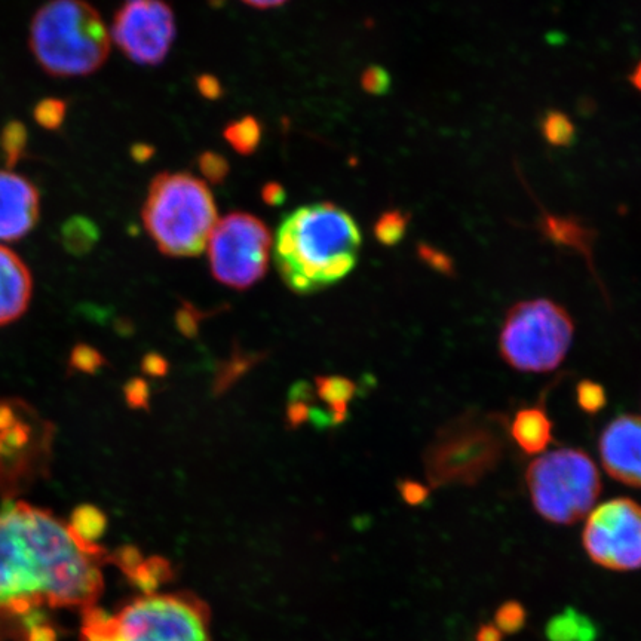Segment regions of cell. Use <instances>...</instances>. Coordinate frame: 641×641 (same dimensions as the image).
<instances>
[{"mask_svg":"<svg viewBox=\"0 0 641 641\" xmlns=\"http://www.w3.org/2000/svg\"><path fill=\"white\" fill-rule=\"evenodd\" d=\"M361 242L360 226L348 211L331 202L305 205L276 230V269L294 293H318L354 271Z\"/></svg>","mask_w":641,"mask_h":641,"instance_id":"6da1fadb","label":"cell"},{"mask_svg":"<svg viewBox=\"0 0 641 641\" xmlns=\"http://www.w3.org/2000/svg\"><path fill=\"white\" fill-rule=\"evenodd\" d=\"M110 39L100 12L87 0H49L30 23V51L55 78L97 72L109 57Z\"/></svg>","mask_w":641,"mask_h":641,"instance_id":"7a4b0ae2","label":"cell"},{"mask_svg":"<svg viewBox=\"0 0 641 641\" xmlns=\"http://www.w3.org/2000/svg\"><path fill=\"white\" fill-rule=\"evenodd\" d=\"M82 641H211L210 612L190 594H144L118 613L91 606Z\"/></svg>","mask_w":641,"mask_h":641,"instance_id":"3957f363","label":"cell"},{"mask_svg":"<svg viewBox=\"0 0 641 641\" xmlns=\"http://www.w3.org/2000/svg\"><path fill=\"white\" fill-rule=\"evenodd\" d=\"M144 228L168 257H195L207 248L217 208L207 184L187 173L153 177L141 211Z\"/></svg>","mask_w":641,"mask_h":641,"instance_id":"277c9868","label":"cell"},{"mask_svg":"<svg viewBox=\"0 0 641 641\" xmlns=\"http://www.w3.org/2000/svg\"><path fill=\"white\" fill-rule=\"evenodd\" d=\"M505 419L498 414H460L438 429L423 463L432 487L475 486L492 474L506 452Z\"/></svg>","mask_w":641,"mask_h":641,"instance_id":"5b68a950","label":"cell"},{"mask_svg":"<svg viewBox=\"0 0 641 641\" xmlns=\"http://www.w3.org/2000/svg\"><path fill=\"white\" fill-rule=\"evenodd\" d=\"M55 426L21 398H0V496L18 499L51 471Z\"/></svg>","mask_w":641,"mask_h":641,"instance_id":"8992f818","label":"cell"},{"mask_svg":"<svg viewBox=\"0 0 641 641\" xmlns=\"http://www.w3.org/2000/svg\"><path fill=\"white\" fill-rule=\"evenodd\" d=\"M573 333L575 324L566 309L547 299L524 300L506 314L499 351L515 370L547 373L563 363Z\"/></svg>","mask_w":641,"mask_h":641,"instance_id":"52a82bcc","label":"cell"},{"mask_svg":"<svg viewBox=\"0 0 641 641\" xmlns=\"http://www.w3.org/2000/svg\"><path fill=\"white\" fill-rule=\"evenodd\" d=\"M526 483L538 514L564 526L587 517L601 493L596 463L575 449L554 450L533 460Z\"/></svg>","mask_w":641,"mask_h":641,"instance_id":"ba28073f","label":"cell"},{"mask_svg":"<svg viewBox=\"0 0 641 641\" xmlns=\"http://www.w3.org/2000/svg\"><path fill=\"white\" fill-rule=\"evenodd\" d=\"M27 502L0 506V612L23 616L44 604L45 564L30 533Z\"/></svg>","mask_w":641,"mask_h":641,"instance_id":"9c48e42d","label":"cell"},{"mask_svg":"<svg viewBox=\"0 0 641 641\" xmlns=\"http://www.w3.org/2000/svg\"><path fill=\"white\" fill-rule=\"evenodd\" d=\"M207 247L214 278L247 290L268 272L272 232L259 217L236 211L217 222Z\"/></svg>","mask_w":641,"mask_h":641,"instance_id":"30bf717a","label":"cell"},{"mask_svg":"<svg viewBox=\"0 0 641 641\" xmlns=\"http://www.w3.org/2000/svg\"><path fill=\"white\" fill-rule=\"evenodd\" d=\"M588 557L615 572L641 569V505L616 498L588 514L582 535Z\"/></svg>","mask_w":641,"mask_h":641,"instance_id":"8fae6325","label":"cell"},{"mask_svg":"<svg viewBox=\"0 0 641 641\" xmlns=\"http://www.w3.org/2000/svg\"><path fill=\"white\" fill-rule=\"evenodd\" d=\"M110 38L134 63L158 66L176 39L173 8L164 0H124L113 17Z\"/></svg>","mask_w":641,"mask_h":641,"instance_id":"7c38bea8","label":"cell"},{"mask_svg":"<svg viewBox=\"0 0 641 641\" xmlns=\"http://www.w3.org/2000/svg\"><path fill=\"white\" fill-rule=\"evenodd\" d=\"M601 463L619 483L641 489V417L624 414L609 423L598 441Z\"/></svg>","mask_w":641,"mask_h":641,"instance_id":"4fadbf2b","label":"cell"},{"mask_svg":"<svg viewBox=\"0 0 641 641\" xmlns=\"http://www.w3.org/2000/svg\"><path fill=\"white\" fill-rule=\"evenodd\" d=\"M39 216L38 187L14 171H0V241H20L35 229Z\"/></svg>","mask_w":641,"mask_h":641,"instance_id":"5bb4252c","label":"cell"},{"mask_svg":"<svg viewBox=\"0 0 641 641\" xmlns=\"http://www.w3.org/2000/svg\"><path fill=\"white\" fill-rule=\"evenodd\" d=\"M33 296L29 266L14 251L0 245V327L20 320Z\"/></svg>","mask_w":641,"mask_h":641,"instance_id":"9a60e30c","label":"cell"},{"mask_svg":"<svg viewBox=\"0 0 641 641\" xmlns=\"http://www.w3.org/2000/svg\"><path fill=\"white\" fill-rule=\"evenodd\" d=\"M509 434L523 452L536 455L550 446L552 423L542 407H526L515 414Z\"/></svg>","mask_w":641,"mask_h":641,"instance_id":"2e32d148","label":"cell"},{"mask_svg":"<svg viewBox=\"0 0 641 641\" xmlns=\"http://www.w3.org/2000/svg\"><path fill=\"white\" fill-rule=\"evenodd\" d=\"M541 230L545 238L550 239L554 244L578 251L579 254L591 260L596 232L585 226L578 217L544 214Z\"/></svg>","mask_w":641,"mask_h":641,"instance_id":"e0dca14e","label":"cell"},{"mask_svg":"<svg viewBox=\"0 0 641 641\" xmlns=\"http://www.w3.org/2000/svg\"><path fill=\"white\" fill-rule=\"evenodd\" d=\"M317 392L321 401L327 404V413L330 414L334 425L345 422L348 406L357 392V386L345 377L327 376L318 377Z\"/></svg>","mask_w":641,"mask_h":641,"instance_id":"ac0fdd59","label":"cell"},{"mask_svg":"<svg viewBox=\"0 0 641 641\" xmlns=\"http://www.w3.org/2000/svg\"><path fill=\"white\" fill-rule=\"evenodd\" d=\"M550 641H596L594 622L575 609H566L554 616L547 625Z\"/></svg>","mask_w":641,"mask_h":641,"instance_id":"d6986e66","label":"cell"},{"mask_svg":"<svg viewBox=\"0 0 641 641\" xmlns=\"http://www.w3.org/2000/svg\"><path fill=\"white\" fill-rule=\"evenodd\" d=\"M64 247L76 256L90 253L100 238L97 225L84 216L70 217L61 229Z\"/></svg>","mask_w":641,"mask_h":641,"instance_id":"ffe728a7","label":"cell"},{"mask_svg":"<svg viewBox=\"0 0 641 641\" xmlns=\"http://www.w3.org/2000/svg\"><path fill=\"white\" fill-rule=\"evenodd\" d=\"M70 530L79 541L97 545L98 539L107 529V517L101 509L92 505H82L73 511L69 523Z\"/></svg>","mask_w":641,"mask_h":641,"instance_id":"44dd1931","label":"cell"},{"mask_svg":"<svg viewBox=\"0 0 641 641\" xmlns=\"http://www.w3.org/2000/svg\"><path fill=\"white\" fill-rule=\"evenodd\" d=\"M262 124L253 116L230 122L225 130L226 141L239 155H253L262 141Z\"/></svg>","mask_w":641,"mask_h":641,"instance_id":"7402d4cb","label":"cell"},{"mask_svg":"<svg viewBox=\"0 0 641 641\" xmlns=\"http://www.w3.org/2000/svg\"><path fill=\"white\" fill-rule=\"evenodd\" d=\"M545 141L554 147H570L576 141V127L572 119L560 110H548L541 121Z\"/></svg>","mask_w":641,"mask_h":641,"instance_id":"603a6c76","label":"cell"},{"mask_svg":"<svg viewBox=\"0 0 641 641\" xmlns=\"http://www.w3.org/2000/svg\"><path fill=\"white\" fill-rule=\"evenodd\" d=\"M410 219L412 216L409 213L398 210V208L385 211L374 223V236L385 247H394V245L400 244L406 236Z\"/></svg>","mask_w":641,"mask_h":641,"instance_id":"cb8c5ba5","label":"cell"},{"mask_svg":"<svg viewBox=\"0 0 641 641\" xmlns=\"http://www.w3.org/2000/svg\"><path fill=\"white\" fill-rule=\"evenodd\" d=\"M27 130L20 121H11L0 133V150L6 167L12 168L26 155Z\"/></svg>","mask_w":641,"mask_h":641,"instance_id":"d4e9b609","label":"cell"},{"mask_svg":"<svg viewBox=\"0 0 641 641\" xmlns=\"http://www.w3.org/2000/svg\"><path fill=\"white\" fill-rule=\"evenodd\" d=\"M67 104L61 98L48 97L39 101L33 110V118L46 131H57L66 121Z\"/></svg>","mask_w":641,"mask_h":641,"instance_id":"484cf974","label":"cell"},{"mask_svg":"<svg viewBox=\"0 0 641 641\" xmlns=\"http://www.w3.org/2000/svg\"><path fill=\"white\" fill-rule=\"evenodd\" d=\"M312 398V389L308 383L299 382L294 385V388L291 389L290 401H288L287 409V422L291 428H297V426L305 423L306 420L311 419V403Z\"/></svg>","mask_w":641,"mask_h":641,"instance_id":"4316f807","label":"cell"},{"mask_svg":"<svg viewBox=\"0 0 641 641\" xmlns=\"http://www.w3.org/2000/svg\"><path fill=\"white\" fill-rule=\"evenodd\" d=\"M21 624L26 631V641H58L57 631L48 624V618L39 607L21 616Z\"/></svg>","mask_w":641,"mask_h":641,"instance_id":"83f0119b","label":"cell"},{"mask_svg":"<svg viewBox=\"0 0 641 641\" xmlns=\"http://www.w3.org/2000/svg\"><path fill=\"white\" fill-rule=\"evenodd\" d=\"M526 609L517 601H506L495 613V625L502 634H515L526 624Z\"/></svg>","mask_w":641,"mask_h":641,"instance_id":"f1b7e54d","label":"cell"},{"mask_svg":"<svg viewBox=\"0 0 641 641\" xmlns=\"http://www.w3.org/2000/svg\"><path fill=\"white\" fill-rule=\"evenodd\" d=\"M576 400L585 413L596 414L606 406V391L596 382L582 380L576 386Z\"/></svg>","mask_w":641,"mask_h":641,"instance_id":"f546056e","label":"cell"},{"mask_svg":"<svg viewBox=\"0 0 641 641\" xmlns=\"http://www.w3.org/2000/svg\"><path fill=\"white\" fill-rule=\"evenodd\" d=\"M199 170L208 182L220 184L229 174V162L216 152H205L198 159Z\"/></svg>","mask_w":641,"mask_h":641,"instance_id":"4dcf8cb0","label":"cell"},{"mask_svg":"<svg viewBox=\"0 0 641 641\" xmlns=\"http://www.w3.org/2000/svg\"><path fill=\"white\" fill-rule=\"evenodd\" d=\"M417 256L423 263L434 269L438 274L455 275V262L449 254L444 253L443 250L432 247L429 244H419L417 247Z\"/></svg>","mask_w":641,"mask_h":641,"instance_id":"1f68e13d","label":"cell"},{"mask_svg":"<svg viewBox=\"0 0 641 641\" xmlns=\"http://www.w3.org/2000/svg\"><path fill=\"white\" fill-rule=\"evenodd\" d=\"M361 87L371 95H386L391 91L392 79L382 66H370L361 75Z\"/></svg>","mask_w":641,"mask_h":641,"instance_id":"d6a6232c","label":"cell"},{"mask_svg":"<svg viewBox=\"0 0 641 641\" xmlns=\"http://www.w3.org/2000/svg\"><path fill=\"white\" fill-rule=\"evenodd\" d=\"M106 364L104 358L90 346L82 345L73 351L72 367L76 370L85 371V373H95L98 368Z\"/></svg>","mask_w":641,"mask_h":641,"instance_id":"836d02e7","label":"cell"},{"mask_svg":"<svg viewBox=\"0 0 641 641\" xmlns=\"http://www.w3.org/2000/svg\"><path fill=\"white\" fill-rule=\"evenodd\" d=\"M149 392V386L141 379L130 380L125 386V398L133 409H147Z\"/></svg>","mask_w":641,"mask_h":641,"instance_id":"e575fe53","label":"cell"},{"mask_svg":"<svg viewBox=\"0 0 641 641\" xmlns=\"http://www.w3.org/2000/svg\"><path fill=\"white\" fill-rule=\"evenodd\" d=\"M401 496H403L404 501L410 505H420L423 502H426V499L429 498V489L423 484L417 483V481L404 480L401 481L400 487Z\"/></svg>","mask_w":641,"mask_h":641,"instance_id":"d590c367","label":"cell"},{"mask_svg":"<svg viewBox=\"0 0 641 641\" xmlns=\"http://www.w3.org/2000/svg\"><path fill=\"white\" fill-rule=\"evenodd\" d=\"M199 320H201V314H198L192 306H186L177 314V327L187 337H193L198 333Z\"/></svg>","mask_w":641,"mask_h":641,"instance_id":"8d00e7d4","label":"cell"},{"mask_svg":"<svg viewBox=\"0 0 641 641\" xmlns=\"http://www.w3.org/2000/svg\"><path fill=\"white\" fill-rule=\"evenodd\" d=\"M196 87H198L202 97L210 98V100H217L223 94L222 84L211 75L199 76L198 81H196Z\"/></svg>","mask_w":641,"mask_h":641,"instance_id":"74e56055","label":"cell"},{"mask_svg":"<svg viewBox=\"0 0 641 641\" xmlns=\"http://www.w3.org/2000/svg\"><path fill=\"white\" fill-rule=\"evenodd\" d=\"M143 371L152 377H164L168 373V363L159 354H149L143 358Z\"/></svg>","mask_w":641,"mask_h":641,"instance_id":"f35d334b","label":"cell"},{"mask_svg":"<svg viewBox=\"0 0 641 641\" xmlns=\"http://www.w3.org/2000/svg\"><path fill=\"white\" fill-rule=\"evenodd\" d=\"M263 201L268 205H279L285 199L284 187L276 183H269L262 190Z\"/></svg>","mask_w":641,"mask_h":641,"instance_id":"ab89813d","label":"cell"},{"mask_svg":"<svg viewBox=\"0 0 641 641\" xmlns=\"http://www.w3.org/2000/svg\"><path fill=\"white\" fill-rule=\"evenodd\" d=\"M477 641H502L504 640V634L501 633L498 627L495 624H486L481 625L480 630L477 631V636H475Z\"/></svg>","mask_w":641,"mask_h":641,"instance_id":"60d3db41","label":"cell"},{"mask_svg":"<svg viewBox=\"0 0 641 641\" xmlns=\"http://www.w3.org/2000/svg\"><path fill=\"white\" fill-rule=\"evenodd\" d=\"M153 152L155 150L147 146V144H137V146L133 147V158L137 159L138 162H146L147 159L152 158Z\"/></svg>","mask_w":641,"mask_h":641,"instance_id":"b9f144b4","label":"cell"},{"mask_svg":"<svg viewBox=\"0 0 641 641\" xmlns=\"http://www.w3.org/2000/svg\"><path fill=\"white\" fill-rule=\"evenodd\" d=\"M242 2L257 9H271L284 5L287 0H242Z\"/></svg>","mask_w":641,"mask_h":641,"instance_id":"7bdbcfd3","label":"cell"},{"mask_svg":"<svg viewBox=\"0 0 641 641\" xmlns=\"http://www.w3.org/2000/svg\"><path fill=\"white\" fill-rule=\"evenodd\" d=\"M630 82L637 91L641 92V60L639 64L634 67L633 73L630 75Z\"/></svg>","mask_w":641,"mask_h":641,"instance_id":"ee69618b","label":"cell"}]
</instances>
